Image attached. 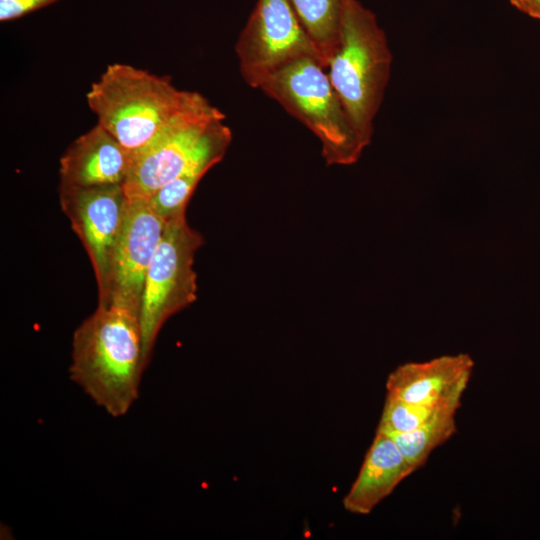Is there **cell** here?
Here are the masks:
<instances>
[{"label":"cell","instance_id":"6da1fadb","mask_svg":"<svg viewBox=\"0 0 540 540\" xmlns=\"http://www.w3.org/2000/svg\"><path fill=\"white\" fill-rule=\"evenodd\" d=\"M146 367L139 317L129 311L97 306L73 334L69 377L112 417L138 399Z\"/></svg>","mask_w":540,"mask_h":540},{"label":"cell","instance_id":"7a4b0ae2","mask_svg":"<svg viewBox=\"0 0 540 540\" xmlns=\"http://www.w3.org/2000/svg\"><path fill=\"white\" fill-rule=\"evenodd\" d=\"M206 100L199 92L177 88L170 76L125 63L108 65L86 93L88 107L96 115L97 123L130 156Z\"/></svg>","mask_w":540,"mask_h":540},{"label":"cell","instance_id":"3957f363","mask_svg":"<svg viewBox=\"0 0 540 540\" xmlns=\"http://www.w3.org/2000/svg\"><path fill=\"white\" fill-rule=\"evenodd\" d=\"M392 66L376 15L359 0H343L339 42L327 72L359 138L367 147Z\"/></svg>","mask_w":540,"mask_h":540},{"label":"cell","instance_id":"277c9868","mask_svg":"<svg viewBox=\"0 0 540 540\" xmlns=\"http://www.w3.org/2000/svg\"><path fill=\"white\" fill-rule=\"evenodd\" d=\"M225 114L207 99L179 117L152 143L130 156L123 189L127 198L148 199L190 171L208 172L225 156L232 131Z\"/></svg>","mask_w":540,"mask_h":540},{"label":"cell","instance_id":"5b68a950","mask_svg":"<svg viewBox=\"0 0 540 540\" xmlns=\"http://www.w3.org/2000/svg\"><path fill=\"white\" fill-rule=\"evenodd\" d=\"M259 89L319 139L327 165L358 161L366 146L320 59L301 58L269 76Z\"/></svg>","mask_w":540,"mask_h":540},{"label":"cell","instance_id":"8992f818","mask_svg":"<svg viewBox=\"0 0 540 540\" xmlns=\"http://www.w3.org/2000/svg\"><path fill=\"white\" fill-rule=\"evenodd\" d=\"M204 243L186 217L165 224L146 273L139 322L146 366L164 323L197 299L196 251Z\"/></svg>","mask_w":540,"mask_h":540},{"label":"cell","instance_id":"52a82bcc","mask_svg":"<svg viewBox=\"0 0 540 540\" xmlns=\"http://www.w3.org/2000/svg\"><path fill=\"white\" fill-rule=\"evenodd\" d=\"M235 54L243 80L256 89L301 58L315 57L325 64L289 0H257L238 36Z\"/></svg>","mask_w":540,"mask_h":540},{"label":"cell","instance_id":"ba28073f","mask_svg":"<svg viewBox=\"0 0 540 540\" xmlns=\"http://www.w3.org/2000/svg\"><path fill=\"white\" fill-rule=\"evenodd\" d=\"M59 202L90 259L98 287V306H108L113 255L127 208L123 185L59 186Z\"/></svg>","mask_w":540,"mask_h":540},{"label":"cell","instance_id":"9c48e42d","mask_svg":"<svg viewBox=\"0 0 540 540\" xmlns=\"http://www.w3.org/2000/svg\"><path fill=\"white\" fill-rule=\"evenodd\" d=\"M165 224L148 199L127 198L124 223L113 255L108 306L139 317L146 273Z\"/></svg>","mask_w":540,"mask_h":540},{"label":"cell","instance_id":"30bf717a","mask_svg":"<svg viewBox=\"0 0 540 540\" xmlns=\"http://www.w3.org/2000/svg\"><path fill=\"white\" fill-rule=\"evenodd\" d=\"M474 363L467 354L409 362L387 378V395L439 411L457 412Z\"/></svg>","mask_w":540,"mask_h":540},{"label":"cell","instance_id":"8fae6325","mask_svg":"<svg viewBox=\"0 0 540 540\" xmlns=\"http://www.w3.org/2000/svg\"><path fill=\"white\" fill-rule=\"evenodd\" d=\"M130 155L100 124L76 138L59 160L60 187L123 185Z\"/></svg>","mask_w":540,"mask_h":540},{"label":"cell","instance_id":"7c38bea8","mask_svg":"<svg viewBox=\"0 0 540 540\" xmlns=\"http://www.w3.org/2000/svg\"><path fill=\"white\" fill-rule=\"evenodd\" d=\"M414 471L393 438L376 431L358 476L343 499L344 508L354 514H369Z\"/></svg>","mask_w":540,"mask_h":540},{"label":"cell","instance_id":"4fadbf2b","mask_svg":"<svg viewBox=\"0 0 540 540\" xmlns=\"http://www.w3.org/2000/svg\"><path fill=\"white\" fill-rule=\"evenodd\" d=\"M326 67L337 49L343 0H289Z\"/></svg>","mask_w":540,"mask_h":540},{"label":"cell","instance_id":"5bb4252c","mask_svg":"<svg viewBox=\"0 0 540 540\" xmlns=\"http://www.w3.org/2000/svg\"><path fill=\"white\" fill-rule=\"evenodd\" d=\"M456 430V413H448L411 432L391 437L405 459L417 470L425 464L437 447L456 433Z\"/></svg>","mask_w":540,"mask_h":540},{"label":"cell","instance_id":"9a60e30c","mask_svg":"<svg viewBox=\"0 0 540 540\" xmlns=\"http://www.w3.org/2000/svg\"><path fill=\"white\" fill-rule=\"evenodd\" d=\"M448 413L456 412L434 410L387 395L376 431L390 436L408 433Z\"/></svg>","mask_w":540,"mask_h":540},{"label":"cell","instance_id":"2e32d148","mask_svg":"<svg viewBox=\"0 0 540 540\" xmlns=\"http://www.w3.org/2000/svg\"><path fill=\"white\" fill-rule=\"evenodd\" d=\"M206 173L200 170L185 173L162 186L148 198L152 208L165 223L186 217L189 200Z\"/></svg>","mask_w":540,"mask_h":540},{"label":"cell","instance_id":"e0dca14e","mask_svg":"<svg viewBox=\"0 0 540 540\" xmlns=\"http://www.w3.org/2000/svg\"><path fill=\"white\" fill-rule=\"evenodd\" d=\"M61 0H0V22H11Z\"/></svg>","mask_w":540,"mask_h":540},{"label":"cell","instance_id":"ac0fdd59","mask_svg":"<svg viewBox=\"0 0 540 540\" xmlns=\"http://www.w3.org/2000/svg\"><path fill=\"white\" fill-rule=\"evenodd\" d=\"M510 4L525 15L540 20V0H509Z\"/></svg>","mask_w":540,"mask_h":540}]
</instances>
